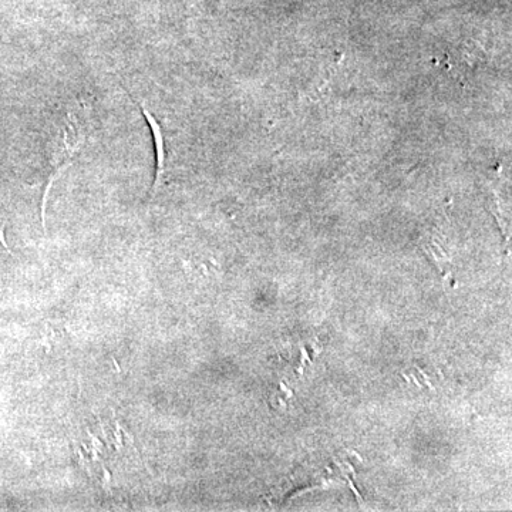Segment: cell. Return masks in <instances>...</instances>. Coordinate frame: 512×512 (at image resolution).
<instances>
[{
  "mask_svg": "<svg viewBox=\"0 0 512 512\" xmlns=\"http://www.w3.org/2000/svg\"><path fill=\"white\" fill-rule=\"evenodd\" d=\"M128 96L131 100L137 104L138 109L143 113L144 119H146L148 127H150L151 136H153L154 150H156V178H154L153 191L151 194H156L160 190L161 185L164 184L165 171H167L168 165V146L167 138H165L164 127L161 126L160 121L154 116L153 111L147 109L146 104L143 101L134 99L133 94L128 92Z\"/></svg>",
  "mask_w": 512,
  "mask_h": 512,
  "instance_id": "2",
  "label": "cell"
},
{
  "mask_svg": "<svg viewBox=\"0 0 512 512\" xmlns=\"http://www.w3.org/2000/svg\"><path fill=\"white\" fill-rule=\"evenodd\" d=\"M92 109L83 101H73L62 107L49 127L46 143L47 180L43 194L42 221H46V204L53 184L82 153L92 136Z\"/></svg>",
  "mask_w": 512,
  "mask_h": 512,
  "instance_id": "1",
  "label": "cell"
}]
</instances>
